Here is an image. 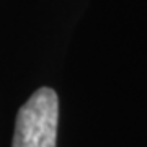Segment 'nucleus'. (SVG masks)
<instances>
[{"mask_svg":"<svg viewBox=\"0 0 147 147\" xmlns=\"http://www.w3.org/2000/svg\"><path fill=\"white\" fill-rule=\"evenodd\" d=\"M59 100L53 88L36 90L20 108L11 147H56Z\"/></svg>","mask_w":147,"mask_h":147,"instance_id":"f257e3e1","label":"nucleus"}]
</instances>
